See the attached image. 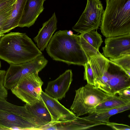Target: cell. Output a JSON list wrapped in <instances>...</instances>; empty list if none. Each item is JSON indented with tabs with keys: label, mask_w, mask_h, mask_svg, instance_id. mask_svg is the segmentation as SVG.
Here are the masks:
<instances>
[{
	"label": "cell",
	"mask_w": 130,
	"mask_h": 130,
	"mask_svg": "<svg viewBox=\"0 0 130 130\" xmlns=\"http://www.w3.org/2000/svg\"><path fill=\"white\" fill-rule=\"evenodd\" d=\"M46 50L54 60L84 66L89 57L82 47L79 35L71 30H59L52 36Z\"/></svg>",
	"instance_id": "obj_1"
},
{
	"label": "cell",
	"mask_w": 130,
	"mask_h": 130,
	"mask_svg": "<svg viewBox=\"0 0 130 130\" xmlns=\"http://www.w3.org/2000/svg\"><path fill=\"white\" fill-rule=\"evenodd\" d=\"M42 55L25 33L10 32L0 39V59L10 64L26 62Z\"/></svg>",
	"instance_id": "obj_2"
},
{
	"label": "cell",
	"mask_w": 130,
	"mask_h": 130,
	"mask_svg": "<svg viewBox=\"0 0 130 130\" xmlns=\"http://www.w3.org/2000/svg\"><path fill=\"white\" fill-rule=\"evenodd\" d=\"M100 29L106 38L130 34V0H106Z\"/></svg>",
	"instance_id": "obj_3"
},
{
	"label": "cell",
	"mask_w": 130,
	"mask_h": 130,
	"mask_svg": "<svg viewBox=\"0 0 130 130\" xmlns=\"http://www.w3.org/2000/svg\"><path fill=\"white\" fill-rule=\"evenodd\" d=\"M39 127L24 105L18 106L0 99V130H37Z\"/></svg>",
	"instance_id": "obj_4"
},
{
	"label": "cell",
	"mask_w": 130,
	"mask_h": 130,
	"mask_svg": "<svg viewBox=\"0 0 130 130\" xmlns=\"http://www.w3.org/2000/svg\"><path fill=\"white\" fill-rule=\"evenodd\" d=\"M110 95L87 84L75 90L70 110L78 117L89 114L97 105Z\"/></svg>",
	"instance_id": "obj_5"
},
{
	"label": "cell",
	"mask_w": 130,
	"mask_h": 130,
	"mask_svg": "<svg viewBox=\"0 0 130 130\" xmlns=\"http://www.w3.org/2000/svg\"><path fill=\"white\" fill-rule=\"evenodd\" d=\"M43 82L38 73L29 74L23 77L10 90L17 98L26 104H31L41 100Z\"/></svg>",
	"instance_id": "obj_6"
},
{
	"label": "cell",
	"mask_w": 130,
	"mask_h": 130,
	"mask_svg": "<svg viewBox=\"0 0 130 130\" xmlns=\"http://www.w3.org/2000/svg\"><path fill=\"white\" fill-rule=\"evenodd\" d=\"M48 62L47 60L42 55L26 62L10 64L6 71L4 77L5 87L7 89L11 90L25 75L32 73H38L46 66Z\"/></svg>",
	"instance_id": "obj_7"
},
{
	"label": "cell",
	"mask_w": 130,
	"mask_h": 130,
	"mask_svg": "<svg viewBox=\"0 0 130 130\" xmlns=\"http://www.w3.org/2000/svg\"><path fill=\"white\" fill-rule=\"evenodd\" d=\"M104 10L100 0H87L85 9L72 29L80 34L96 30L101 25Z\"/></svg>",
	"instance_id": "obj_8"
},
{
	"label": "cell",
	"mask_w": 130,
	"mask_h": 130,
	"mask_svg": "<svg viewBox=\"0 0 130 130\" xmlns=\"http://www.w3.org/2000/svg\"><path fill=\"white\" fill-rule=\"evenodd\" d=\"M94 76L95 87L106 93L109 79L108 68L110 60L99 53L89 57Z\"/></svg>",
	"instance_id": "obj_9"
},
{
	"label": "cell",
	"mask_w": 130,
	"mask_h": 130,
	"mask_svg": "<svg viewBox=\"0 0 130 130\" xmlns=\"http://www.w3.org/2000/svg\"><path fill=\"white\" fill-rule=\"evenodd\" d=\"M105 43L102 49L106 58L115 59L130 55V34L106 38Z\"/></svg>",
	"instance_id": "obj_10"
},
{
	"label": "cell",
	"mask_w": 130,
	"mask_h": 130,
	"mask_svg": "<svg viewBox=\"0 0 130 130\" xmlns=\"http://www.w3.org/2000/svg\"><path fill=\"white\" fill-rule=\"evenodd\" d=\"M40 96L41 101L51 116L53 123L71 121L77 118L75 113L62 105L58 100L50 97L43 91Z\"/></svg>",
	"instance_id": "obj_11"
},
{
	"label": "cell",
	"mask_w": 130,
	"mask_h": 130,
	"mask_svg": "<svg viewBox=\"0 0 130 130\" xmlns=\"http://www.w3.org/2000/svg\"><path fill=\"white\" fill-rule=\"evenodd\" d=\"M108 71L109 79L107 86V93L116 95L121 90L130 87V77L123 69L110 60Z\"/></svg>",
	"instance_id": "obj_12"
},
{
	"label": "cell",
	"mask_w": 130,
	"mask_h": 130,
	"mask_svg": "<svg viewBox=\"0 0 130 130\" xmlns=\"http://www.w3.org/2000/svg\"><path fill=\"white\" fill-rule=\"evenodd\" d=\"M73 80V73L70 69L66 70L55 80L49 82L45 93L57 100L64 98Z\"/></svg>",
	"instance_id": "obj_13"
},
{
	"label": "cell",
	"mask_w": 130,
	"mask_h": 130,
	"mask_svg": "<svg viewBox=\"0 0 130 130\" xmlns=\"http://www.w3.org/2000/svg\"><path fill=\"white\" fill-rule=\"evenodd\" d=\"M46 0H27L18 26L29 27L33 25L44 9Z\"/></svg>",
	"instance_id": "obj_14"
},
{
	"label": "cell",
	"mask_w": 130,
	"mask_h": 130,
	"mask_svg": "<svg viewBox=\"0 0 130 130\" xmlns=\"http://www.w3.org/2000/svg\"><path fill=\"white\" fill-rule=\"evenodd\" d=\"M57 19L54 12L51 17L42 25L37 35L33 39L41 51L47 47L53 34L57 29Z\"/></svg>",
	"instance_id": "obj_15"
},
{
	"label": "cell",
	"mask_w": 130,
	"mask_h": 130,
	"mask_svg": "<svg viewBox=\"0 0 130 130\" xmlns=\"http://www.w3.org/2000/svg\"><path fill=\"white\" fill-rule=\"evenodd\" d=\"M79 36L81 45L88 57L100 53L99 48L103 41L96 30L81 34Z\"/></svg>",
	"instance_id": "obj_16"
},
{
	"label": "cell",
	"mask_w": 130,
	"mask_h": 130,
	"mask_svg": "<svg viewBox=\"0 0 130 130\" xmlns=\"http://www.w3.org/2000/svg\"><path fill=\"white\" fill-rule=\"evenodd\" d=\"M24 105L37 121L40 127L39 129L53 123L50 112L41 100L31 104H26Z\"/></svg>",
	"instance_id": "obj_17"
},
{
	"label": "cell",
	"mask_w": 130,
	"mask_h": 130,
	"mask_svg": "<svg viewBox=\"0 0 130 130\" xmlns=\"http://www.w3.org/2000/svg\"><path fill=\"white\" fill-rule=\"evenodd\" d=\"M106 123L92 121L84 117H77L75 120L71 121L59 122L56 123V130H84Z\"/></svg>",
	"instance_id": "obj_18"
},
{
	"label": "cell",
	"mask_w": 130,
	"mask_h": 130,
	"mask_svg": "<svg viewBox=\"0 0 130 130\" xmlns=\"http://www.w3.org/2000/svg\"><path fill=\"white\" fill-rule=\"evenodd\" d=\"M27 0H16L11 13L1 27L3 33L9 32L18 26Z\"/></svg>",
	"instance_id": "obj_19"
},
{
	"label": "cell",
	"mask_w": 130,
	"mask_h": 130,
	"mask_svg": "<svg viewBox=\"0 0 130 130\" xmlns=\"http://www.w3.org/2000/svg\"><path fill=\"white\" fill-rule=\"evenodd\" d=\"M128 104H130V100L124 99L116 95H111L97 105L89 114L100 113Z\"/></svg>",
	"instance_id": "obj_20"
},
{
	"label": "cell",
	"mask_w": 130,
	"mask_h": 130,
	"mask_svg": "<svg viewBox=\"0 0 130 130\" xmlns=\"http://www.w3.org/2000/svg\"><path fill=\"white\" fill-rule=\"evenodd\" d=\"M130 109V104H128L100 113L89 114L84 117L92 121L107 123L110 122L109 119L111 116Z\"/></svg>",
	"instance_id": "obj_21"
},
{
	"label": "cell",
	"mask_w": 130,
	"mask_h": 130,
	"mask_svg": "<svg viewBox=\"0 0 130 130\" xmlns=\"http://www.w3.org/2000/svg\"><path fill=\"white\" fill-rule=\"evenodd\" d=\"M109 60L123 69L130 77V55H125Z\"/></svg>",
	"instance_id": "obj_22"
},
{
	"label": "cell",
	"mask_w": 130,
	"mask_h": 130,
	"mask_svg": "<svg viewBox=\"0 0 130 130\" xmlns=\"http://www.w3.org/2000/svg\"><path fill=\"white\" fill-rule=\"evenodd\" d=\"M84 66L85 69L84 76V80L87 81V84L94 86V76L92 69L89 60Z\"/></svg>",
	"instance_id": "obj_23"
},
{
	"label": "cell",
	"mask_w": 130,
	"mask_h": 130,
	"mask_svg": "<svg viewBox=\"0 0 130 130\" xmlns=\"http://www.w3.org/2000/svg\"><path fill=\"white\" fill-rule=\"evenodd\" d=\"M6 71L0 70V99H6L8 95L7 89L4 85V81Z\"/></svg>",
	"instance_id": "obj_24"
},
{
	"label": "cell",
	"mask_w": 130,
	"mask_h": 130,
	"mask_svg": "<svg viewBox=\"0 0 130 130\" xmlns=\"http://www.w3.org/2000/svg\"><path fill=\"white\" fill-rule=\"evenodd\" d=\"M14 4L10 7L0 11V27H2L10 15Z\"/></svg>",
	"instance_id": "obj_25"
},
{
	"label": "cell",
	"mask_w": 130,
	"mask_h": 130,
	"mask_svg": "<svg viewBox=\"0 0 130 130\" xmlns=\"http://www.w3.org/2000/svg\"><path fill=\"white\" fill-rule=\"evenodd\" d=\"M111 127L113 129L117 130H129V126L121 124H119L114 122H109L106 123V125Z\"/></svg>",
	"instance_id": "obj_26"
},
{
	"label": "cell",
	"mask_w": 130,
	"mask_h": 130,
	"mask_svg": "<svg viewBox=\"0 0 130 130\" xmlns=\"http://www.w3.org/2000/svg\"><path fill=\"white\" fill-rule=\"evenodd\" d=\"M16 0H0V11L13 5Z\"/></svg>",
	"instance_id": "obj_27"
},
{
	"label": "cell",
	"mask_w": 130,
	"mask_h": 130,
	"mask_svg": "<svg viewBox=\"0 0 130 130\" xmlns=\"http://www.w3.org/2000/svg\"><path fill=\"white\" fill-rule=\"evenodd\" d=\"M122 98L130 100V87H128L119 91L117 93Z\"/></svg>",
	"instance_id": "obj_28"
},
{
	"label": "cell",
	"mask_w": 130,
	"mask_h": 130,
	"mask_svg": "<svg viewBox=\"0 0 130 130\" xmlns=\"http://www.w3.org/2000/svg\"><path fill=\"white\" fill-rule=\"evenodd\" d=\"M4 34L2 32L1 27H0V39L4 35Z\"/></svg>",
	"instance_id": "obj_29"
},
{
	"label": "cell",
	"mask_w": 130,
	"mask_h": 130,
	"mask_svg": "<svg viewBox=\"0 0 130 130\" xmlns=\"http://www.w3.org/2000/svg\"><path fill=\"white\" fill-rule=\"evenodd\" d=\"M1 62H0V68L1 67Z\"/></svg>",
	"instance_id": "obj_30"
},
{
	"label": "cell",
	"mask_w": 130,
	"mask_h": 130,
	"mask_svg": "<svg viewBox=\"0 0 130 130\" xmlns=\"http://www.w3.org/2000/svg\"></svg>",
	"instance_id": "obj_31"
}]
</instances>
